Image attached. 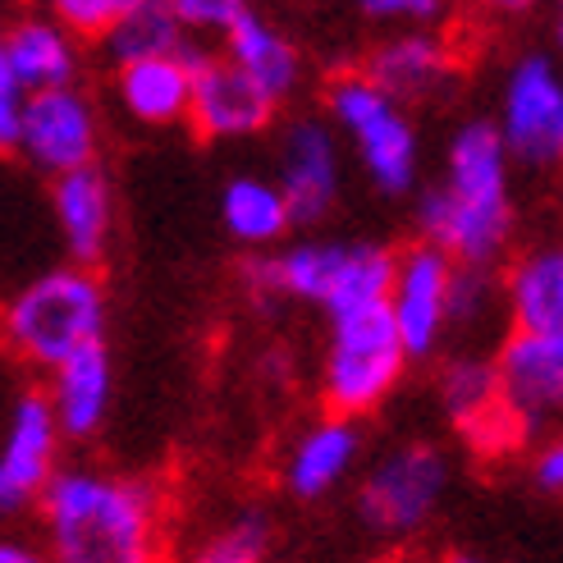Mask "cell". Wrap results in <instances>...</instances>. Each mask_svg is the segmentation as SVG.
<instances>
[{
    "label": "cell",
    "instance_id": "38",
    "mask_svg": "<svg viewBox=\"0 0 563 563\" xmlns=\"http://www.w3.org/2000/svg\"><path fill=\"white\" fill-rule=\"evenodd\" d=\"M0 60H5V37H0Z\"/></svg>",
    "mask_w": 563,
    "mask_h": 563
},
{
    "label": "cell",
    "instance_id": "11",
    "mask_svg": "<svg viewBox=\"0 0 563 563\" xmlns=\"http://www.w3.org/2000/svg\"><path fill=\"white\" fill-rule=\"evenodd\" d=\"M435 404L449 417V427L467 440V449H476L486 459H504L509 449L527 440L518 431V421L509 417V408H504L495 357L482 349H454L440 362Z\"/></svg>",
    "mask_w": 563,
    "mask_h": 563
},
{
    "label": "cell",
    "instance_id": "17",
    "mask_svg": "<svg viewBox=\"0 0 563 563\" xmlns=\"http://www.w3.org/2000/svg\"><path fill=\"white\" fill-rule=\"evenodd\" d=\"M362 74L376 78L389 97H399L404 106H412V101L440 97L449 82H454L459 55H454V46H449L440 33H431V27H408V33L385 37L367 55Z\"/></svg>",
    "mask_w": 563,
    "mask_h": 563
},
{
    "label": "cell",
    "instance_id": "18",
    "mask_svg": "<svg viewBox=\"0 0 563 563\" xmlns=\"http://www.w3.org/2000/svg\"><path fill=\"white\" fill-rule=\"evenodd\" d=\"M51 216L69 262L97 271L110 247V234H115V192H110V179L97 165L60 175L51 184Z\"/></svg>",
    "mask_w": 563,
    "mask_h": 563
},
{
    "label": "cell",
    "instance_id": "20",
    "mask_svg": "<svg viewBox=\"0 0 563 563\" xmlns=\"http://www.w3.org/2000/svg\"><path fill=\"white\" fill-rule=\"evenodd\" d=\"M509 330H563V239H541L504 266Z\"/></svg>",
    "mask_w": 563,
    "mask_h": 563
},
{
    "label": "cell",
    "instance_id": "32",
    "mask_svg": "<svg viewBox=\"0 0 563 563\" xmlns=\"http://www.w3.org/2000/svg\"><path fill=\"white\" fill-rule=\"evenodd\" d=\"M23 106H27V92L19 88V78L10 74V65L0 60V152H19Z\"/></svg>",
    "mask_w": 563,
    "mask_h": 563
},
{
    "label": "cell",
    "instance_id": "7",
    "mask_svg": "<svg viewBox=\"0 0 563 563\" xmlns=\"http://www.w3.org/2000/svg\"><path fill=\"white\" fill-rule=\"evenodd\" d=\"M449 486H454V463L435 440H399L380 449L357 476L353 509L372 537L412 541L440 518Z\"/></svg>",
    "mask_w": 563,
    "mask_h": 563
},
{
    "label": "cell",
    "instance_id": "21",
    "mask_svg": "<svg viewBox=\"0 0 563 563\" xmlns=\"http://www.w3.org/2000/svg\"><path fill=\"white\" fill-rule=\"evenodd\" d=\"M46 399L51 412L60 421L65 440H92L106 417H110V399H115V367H110V349H82L78 357H69L65 367H55L46 376Z\"/></svg>",
    "mask_w": 563,
    "mask_h": 563
},
{
    "label": "cell",
    "instance_id": "31",
    "mask_svg": "<svg viewBox=\"0 0 563 563\" xmlns=\"http://www.w3.org/2000/svg\"><path fill=\"white\" fill-rule=\"evenodd\" d=\"M175 10L192 33H230L247 14V0H175Z\"/></svg>",
    "mask_w": 563,
    "mask_h": 563
},
{
    "label": "cell",
    "instance_id": "34",
    "mask_svg": "<svg viewBox=\"0 0 563 563\" xmlns=\"http://www.w3.org/2000/svg\"><path fill=\"white\" fill-rule=\"evenodd\" d=\"M486 14H495V19H522V14H531L541 5V0H476Z\"/></svg>",
    "mask_w": 563,
    "mask_h": 563
},
{
    "label": "cell",
    "instance_id": "25",
    "mask_svg": "<svg viewBox=\"0 0 563 563\" xmlns=\"http://www.w3.org/2000/svg\"><path fill=\"white\" fill-rule=\"evenodd\" d=\"M275 527L262 509H234L192 541L179 563H266Z\"/></svg>",
    "mask_w": 563,
    "mask_h": 563
},
{
    "label": "cell",
    "instance_id": "13",
    "mask_svg": "<svg viewBox=\"0 0 563 563\" xmlns=\"http://www.w3.org/2000/svg\"><path fill=\"white\" fill-rule=\"evenodd\" d=\"M275 184L285 188L298 230L321 224L344 188V137L330 120L302 115L279 133V156H275Z\"/></svg>",
    "mask_w": 563,
    "mask_h": 563
},
{
    "label": "cell",
    "instance_id": "28",
    "mask_svg": "<svg viewBox=\"0 0 563 563\" xmlns=\"http://www.w3.org/2000/svg\"><path fill=\"white\" fill-rule=\"evenodd\" d=\"M137 5V0H51V14L65 33L78 37H110L115 23Z\"/></svg>",
    "mask_w": 563,
    "mask_h": 563
},
{
    "label": "cell",
    "instance_id": "1",
    "mask_svg": "<svg viewBox=\"0 0 563 563\" xmlns=\"http://www.w3.org/2000/svg\"><path fill=\"white\" fill-rule=\"evenodd\" d=\"M37 518L55 563H170L165 490L152 476L97 463L60 467Z\"/></svg>",
    "mask_w": 563,
    "mask_h": 563
},
{
    "label": "cell",
    "instance_id": "14",
    "mask_svg": "<svg viewBox=\"0 0 563 563\" xmlns=\"http://www.w3.org/2000/svg\"><path fill=\"white\" fill-rule=\"evenodd\" d=\"M362 467V427L353 417L321 412L307 427L294 431V440L279 454V490L298 504H321L334 490H344Z\"/></svg>",
    "mask_w": 563,
    "mask_h": 563
},
{
    "label": "cell",
    "instance_id": "9",
    "mask_svg": "<svg viewBox=\"0 0 563 563\" xmlns=\"http://www.w3.org/2000/svg\"><path fill=\"white\" fill-rule=\"evenodd\" d=\"M454 285H459V262L440 252L435 243H412L394 257L389 279V317L399 325L412 362L435 357L454 340Z\"/></svg>",
    "mask_w": 563,
    "mask_h": 563
},
{
    "label": "cell",
    "instance_id": "19",
    "mask_svg": "<svg viewBox=\"0 0 563 563\" xmlns=\"http://www.w3.org/2000/svg\"><path fill=\"white\" fill-rule=\"evenodd\" d=\"M192 78H197V51H175V55H147V60H129L115 74V92L124 110L137 124H179L192 110Z\"/></svg>",
    "mask_w": 563,
    "mask_h": 563
},
{
    "label": "cell",
    "instance_id": "3",
    "mask_svg": "<svg viewBox=\"0 0 563 563\" xmlns=\"http://www.w3.org/2000/svg\"><path fill=\"white\" fill-rule=\"evenodd\" d=\"M394 257L399 252L367 239H298L275 252H252L243 285L252 302H302L334 321L389 298Z\"/></svg>",
    "mask_w": 563,
    "mask_h": 563
},
{
    "label": "cell",
    "instance_id": "5",
    "mask_svg": "<svg viewBox=\"0 0 563 563\" xmlns=\"http://www.w3.org/2000/svg\"><path fill=\"white\" fill-rule=\"evenodd\" d=\"M412 367V353L394 325L389 307H362V312L325 321V344L317 362V394L325 412L372 417L380 412Z\"/></svg>",
    "mask_w": 563,
    "mask_h": 563
},
{
    "label": "cell",
    "instance_id": "22",
    "mask_svg": "<svg viewBox=\"0 0 563 563\" xmlns=\"http://www.w3.org/2000/svg\"><path fill=\"white\" fill-rule=\"evenodd\" d=\"M220 220L224 234L247 252H275L285 247L289 230H298L285 188L262 175H239L220 188Z\"/></svg>",
    "mask_w": 563,
    "mask_h": 563
},
{
    "label": "cell",
    "instance_id": "10",
    "mask_svg": "<svg viewBox=\"0 0 563 563\" xmlns=\"http://www.w3.org/2000/svg\"><path fill=\"white\" fill-rule=\"evenodd\" d=\"M65 431L51 412L46 389H27L10 404L0 431V522L37 509L51 482L60 476Z\"/></svg>",
    "mask_w": 563,
    "mask_h": 563
},
{
    "label": "cell",
    "instance_id": "6",
    "mask_svg": "<svg viewBox=\"0 0 563 563\" xmlns=\"http://www.w3.org/2000/svg\"><path fill=\"white\" fill-rule=\"evenodd\" d=\"M330 124L353 147L362 175L385 197H408L421 175V137L399 97H389L376 78L349 69L325 88Z\"/></svg>",
    "mask_w": 563,
    "mask_h": 563
},
{
    "label": "cell",
    "instance_id": "4",
    "mask_svg": "<svg viewBox=\"0 0 563 563\" xmlns=\"http://www.w3.org/2000/svg\"><path fill=\"white\" fill-rule=\"evenodd\" d=\"M106 285L92 266H51L0 298V344L23 367L55 372L82 349L106 344Z\"/></svg>",
    "mask_w": 563,
    "mask_h": 563
},
{
    "label": "cell",
    "instance_id": "8",
    "mask_svg": "<svg viewBox=\"0 0 563 563\" xmlns=\"http://www.w3.org/2000/svg\"><path fill=\"white\" fill-rule=\"evenodd\" d=\"M495 129L531 175L563 170V69L554 55L527 51L499 82Z\"/></svg>",
    "mask_w": 563,
    "mask_h": 563
},
{
    "label": "cell",
    "instance_id": "24",
    "mask_svg": "<svg viewBox=\"0 0 563 563\" xmlns=\"http://www.w3.org/2000/svg\"><path fill=\"white\" fill-rule=\"evenodd\" d=\"M5 65L19 78L23 92H51V88H69L74 82L78 55L60 23L23 19L5 33Z\"/></svg>",
    "mask_w": 563,
    "mask_h": 563
},
{
    "label": "cell",
    "instance_id": "29",
    "mask_svg": "<svg viewBox=\"0 0 563 563\" xmlns=\"http://www.w3.org/2000/svg\"><path fill=\"white\" fill-rule=\"evenodd\" d=\"M527 476H531V486H537V495L563 504V427L537 435V444H531V454H527Z\"/></svg>",
    "mask_w": 563,
    "mask_h": 563
},
{
    "label": "cell",
    "instance_id": "37",
    "mask_svg": "<svg viewBox=\"0 0 563 563\" xmlns=\"http://www.w3.org/2000/svg\"><path fill=\"white\" fill-rule=\"evenodd\" d=\"M444 563H482V559H476V554H449Z\"/></svg>",
    "mask_w": 563,
    "mask_h": 563
},
{
    "label": "cell",
    "instance_id": "12",
    "mask_svg": "<svg viewBox=\"0 0 563 563\" xmlns=\"http://www.w3.org/2000/svg\"><path fill=\"white\" fill-rule=\"evenodd\" d=\"M504 408L522 435L563 427V330H509L495 349Z\"/></svg>",
    "mask_w": 563,
    "mask_h": 563
},
{
    "label": "cell",
    "instance_id": "15",
    "mask_svg": "<svg viewBox=\"0 0 563 563\" xmlns=\"http://www.w3.org/2000/svg\"><path fill=\"white\" fill-rule=\"evenodd\" d=\"M19 152L27 156V165H37V170L51 179L92 165L97 161V110H92V101L82 97L74 82L69 88H51V92H27Z\"/></svg>",
    "mask_w": 563,
    "mask_h": 563
},
{
    "label": "cell",
    "instance_id": "16",
    "mask_svg": "<svg viewBox=\"0 0 563 563\" xmlns=\"http://www.w3.org/2000/svg\"><path fill=\"white\" fill-rule=\"evenodd\" d=\"M279 101L266 97L230 55H202L197 51V78H192V110L188 124L207 143H230V137H252L275 120Z\"/></svg>",
    "mask_w": 563,
    "mask_h": 563
},
{
    "label": "cell",
    "instance_id": "27",
    "mask_svg": "<svg viewBox=\"0 0 563 563\" xmlns=\"http://www.w3.org/2000/svg\"><path fill=\"white\" fill-rule=\"evenodd\" d=\"M495 317L504 312V279L486 266H459V285H454V334L472 340V334L490 330Z\"/></svg>",
    "mask_w": 563,
    "mask_h": 563
},
{
    "label": "cell",
    "instance_id": "23",
    "mask_svg": "<svg viewBox=\"0 0 563 563\" xmlns=\"http://www.w3.org/2000/svg\"><path fill=\"white\" fill-rule=\"evenodd\" d=\"M224 55L257 82V88L266 97H275L279 106H285L294 92H298V82H302V60H298V51L294 42L279 33L275 23H266L262 14H243L230 33H224Z\"/></svg>",
    "mask_w": 563,
    "mask_h": 563
},
{
    "label": "cell",
    "instance_id": "36",
    "mask_svg": "<svg viewBox=\"0 0 563 563\" xmlns=\"http://www.w3.org/2000/svg\"><path fill=\"white\" fill-rule=\"evenodd\" d=\"M367 563H421V559H412V554H399V550H394V554H376V559H367Z\"/></svg>",
    "mask_w": 563,
    "mask_h": 563
},
{
    "label": "cell",
    "instance_id": "26",
    "mask_svg": "<svg viewBox=\"0 0 563 563\" xmlns=\"http://www.w3.org/2000/svg\"><path fill=\"white\" fill-rule=\"evenodd\" d=\"M106 42L120 65L147 60V55H175L184 51V19L175 10V0H137Z\"/></svg>",
    "mask_w": 563,
    "mask_h": 563
},
{
    "label": "cell",
    "instance_id": "35",
    "mask_svg": "<svg viewBox=\"0 0 563 563\" xmlns=\"http://www.w3.org/2000/svg\"><path fill=\"white\" fill-rule=\"evenodd\" d=\"M554 51L563 55V0H554Z\"/></svg>",
    "mask_w": 563,
    "mask_h": 563
},
{
    "label": "cell",
    "instance_id": "30",
    "mask_svg": "<svg viewBox=\"0 0 563 563\" xmlns=\"http://www.w3.org/2000/svg\"><path fill=\"white\" fill-rule=\"evenodd\" d=\"M372 23L389 27H431L444 14V0H353Z\"/></svg>",
    "mask_w": 563,
    "mask_h": 563
},
{
    "label": "cell",
    "instance_id": "2",
    "mask_svg": "<svg viewBox=\"0 0 563 563\" xmlns=\"http://www.w3.org/2000/svg\"><path fill=\"white\" fill-rule=\"evenodd\" d=\"M518 161L504 147L495 120H467L449 133L444 170L417 197V234L435 243L459 266L495 271L518 234Z\"/></svg>",
    "mask_w": 563,
    "mask_h": 563
},
{
    "label": "cell",
    "instance_id": "33",
    "mask_svg": "<svg viewBox=\"0 0 563 563\" xmlns=\"http://www.w3.org/2000/svg\"><path fill=\"white\" fill-rule=\"evenodd\" d=\"M0 563H55L51 550L42 541L14 537V531H0Z\"/></svg>",
    "mask_w": 563,
    "mask_h": 563
}]
</instances>
